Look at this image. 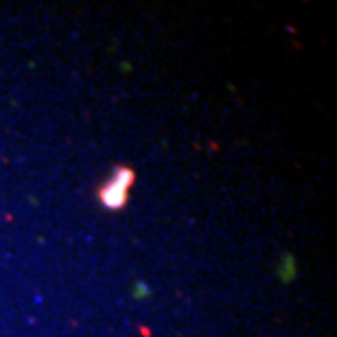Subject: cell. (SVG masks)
Segmentation results:
<instances>
[{
	"label": "cell",
	"mask_w": 337,
	"mask_h": 337,
	"mask_svg": "<svg viewBox=\"0 0 337 337\" xmlns=\"http://www.w3.org/2000/svg\"><path fill=\"white\" fill-rule=\"evenodd\" d=\"M134 182H136V173L131 167H125V164L114 167V171L105 177V182L98 186V191H96L101 208L110 210V212L123 210L127 206V200H129Z\"/></svg>",
	"instance_id": "6da1fadb"
}]
</instances>
